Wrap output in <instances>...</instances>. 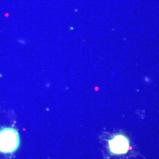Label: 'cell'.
Wrapping results in <instances>:
<instances>
[{"mask_svg": "<svg viewBox=\"0 0 159 159\" xmlns=\"http://www.w3.org/2000/svg\"><path fill=\"white\" fill-rule=\"evenodd\" d=\"M20 144V136L16 129L11 127L0 129V153H14L18 149Z\"/></svg>", "mask_w": 159, "mask_h": 159, "instance_id": "1", "label": "cell"}, {"mask_svg": "<svg viewBox=\"0 0 159 159\" xmlns=\"http://www.w3.org/2000/svg\"><path fill=\"white\" fill-rule=\"evenodd\" d=\"M110 151L114 154H124L127 153L129 147L130 142L127 137L119 134L116 135L108 141Z\"/></svg>", "mask_w": 159, "mask_h": 159, "instance_id": "2", "label": "cell"}]
</instances>
